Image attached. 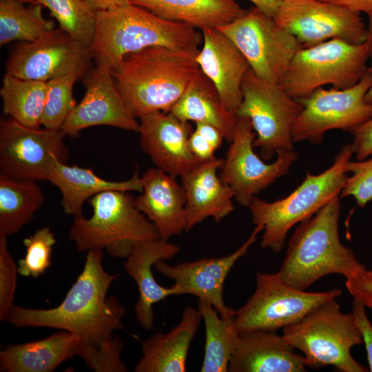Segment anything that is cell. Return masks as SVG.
<instances>
[{
    "instance_id": "obj_1",
    "label": "cell",
    "mask_w": 372,
    "mask_h": 372,
    "mask_svg": "<svg viewBox=\"0 0 372 372\" xmlns=\"http://www.w3.org/2000/svg\"><path fill=\"white\" fill-rule=\"evenodd\" d=\"M81 273L63 300L51 309L14 305L6 320L18 327H48L69 331L83 343L98 344L123 329L125 309L118 300L107 296L118 276L105 271L102 250L87 251Z\"/></svg>"
},
{
    "instance_id": "obj_2",
    "label": "cell",
    "mask_w": 372,
    "mask_h": 372,
    "mask_svg": "<svg viewBox=\"0 0 372 372\" xmlns=\"http://www.w3.org/2000/svg\"><path fill=\"white\" fill-rule=\"evenodd\" d=\"M198 52L152 46L125 56L111 73L130 112L139 118L170 112L200 70Z\"/></svg>"
},
{
    "instance_id": "obj_3",
    "label": "cell",
    "mask_w": 372,
    "mask_h": 372,
    "mask_svg": "<svg viewBox=\"0 0 372 372\" xmlns=\"http://www.w3.org/2000/svg\"><path fill=\"white\" fill-rule=\"evenodd\" d=\"M340 210L338 196L300 223L289 240L285 258L277 272L285 284L305 290L325 276L336 273L347 278L365 267L340 240Z\"/></svg>"
},
{
    "instance_id": "obj_4",
    "label": "cell",
    "mask_w": 372,
    "mask_h": 372,
    "mask_svg": "<svg viewBox=\"0 0 372 372\" xmlns=\"http://www.w3.org/2000/svg\"><path fill=\"white\" fill-rule=\"evenodd\" d=\"M96 14L91 52L96 65L110 70L125 56L149 47L194 49L203 42V36L196 28L161 19L131 3Z\"/></svg>"
},
{
    "instance_id": "obj_5",
    "label": "cell",
    "mask_w": 372,
    "mask_h": 372,
    "mask_svg": "<svg viewBox=\"0 0 372 372\" xmlns=\"http://www.w3.org/2000/svg\"><path fill=\"white\" fill-rule=\"evenodd\" d=\"M89 203L92 216L75 217L69 231L79 251L105 249L111 257L126 258L139 244L160 239L155 226L138 209L128 192H103Z\"/></svg>"
},
{
    "instance_id": "obj_6",
    "label": "cell",
    "mask_w": 372,
    "mask_h": 372,
    "mask_svg": "<svg viewBox=\"0 0 372 372\" xmlns=\"http://www.w3.org/2000/svg\"><path fill=\"white\" fill-rule=\"evenodd\" d=\"M354 154L351 144L345 145L332 165L319 174L307 172L302 183L287 196L267 202L254 196L249 207L252 222L263 227L260 246L280 252L290 229L312 217L333 198L339 196L347 176L345 166Z\"/></svg>"
},
{
    "instance_id": "obj_7",
    "label": "cell",
    "mask_w": 372,
    "mask_h": 372,
    "mask_svg": "<svg viewBox=\"0 0 372 372\" xmlns=\"http://www.w3.org/2000/svg\"><path fill=\"white\" fill-rule=\"evenodd\" d=\"M282 336L304 354L307 366H333L342 372H366L351 349L362 342L353 313H343L335 298L317 306L300 321L282 329Z\"/></svg>"
},
{
    "instance_id": "obj_8",
    "label": "cell",
    "mask_w": 372,
    "mask_h": 372,
    "mask_svg": "<svg viewBox=\"0 0 372 372\" xmlns=\"http://www.w3.org/2000/svg\"><path fill=\"white\" fill-rule=\"evenodd\" d=\"M369 49L365 42L354 44L331 39L302 48L280 81L294 99L305 97L326 85L346 89L355 85L368 70Z\"/></svg>"
},
{
    "instance_id": "obj_9",
    "label": "cell",
    "mask_w": 372,
    "mask_h": 372,
    "mask_svg": "<svg viewBox=\"0 0 372 372\" xmlns=\"http://www.w3.org/2000/svg\"><path fill=\"white\" fill-rule=\"evenodd\" d=\"M242 101L238 117L251 121L256 137L254 147H259L264 160L271 159L278 150H292L291 130L302 109L279 83L261 79L251 70L242 82Z\"/></svg>"
},
{
    "instance_id": "obj_10",
    "label": "cell",
    "mask_w": 372,
    "mask_h": 372,
    "mask_svg": "<svg viewBox=\"0 0 372 372\" xmlns=\"http://www.w3.org/2000/svg\"><path fill=\"white\" fill-rule=\"evenodd\" d=\"M342 294L340 289L307 292L285 284L276 273H257L256 289L247 302L235 311L236 331L276 332L300 321L320 304Z\"/></svg>"
},
{
    "instance_id": "obj_11",
    "label": "cell",
    "mask_w": 372,
    "mask_h": 372,
    "mask_svg": "<svg viewBox=\"0 0 372 372\" xmlns=\"http://www.w3.org/2000/svg\"><path fill=\"white\" fill-rule=\"evenodd\" d=\"M372 84L369 70L353 86L346 89L320 87L298 99L302 109L291 130L293 143L308 141L320 143L331 130L350 132L372 117V105L365 95Z\"/></svg>"
},
{
    "instance_id": "obj_12",
    "label": "cell",
    "mask_w": 372,
    "mask_h": 372,
    "mask_svg": "<svg viewBox=\"0 0 372 372\" xmlns=\"http://www.w3.org/2000/svg\"><path fill=\"white\" fill-rule=\"evenodd\" d=\"M238 48L256 75L280 83L295 54L303 48L291 32L256 7L218 28Z\"/></svg>"
},
{
    "instance_id": "obj_13",
    "label": "cell",
    "mask_w": 372,
    "mask_h": 372,
    "mask_svg": "<svg viewBox=\"0 0 372 372\" xmlns=\"http://www.w3.org/2000/svg\"><path fill=\"white\" fill-rule=\"evenodd\" d=\"M61 130L32 127L11 117L0 121V174L19 179L48 180L54 160L67 163Z\"/></svg>"
},
{
    "instance_id": "obj_14",
    "label": "cell",
    "mask_w": 372,
    "mask_h": 372,
    "mask_svg": "<svg viewBox=\"0 0 372 372\" xmlns=\"http://www.w3.org/2000/svg\"><path fill=\"white\" fill-rule=\"evenodd\" d=\"M256 137L250 119L238 117L219 172L221 180L232 189L238 203L247 207L257 194L287 174L298 158L293 149H280L273 163H266L254 152Z\"/></svg>"
},
{
    "instance_id": "obj_15",
    "label": "cell",
    "mask_w": 372,
    "mask_h": 372,
    "mask_svg": "<svg viewBox=\"0 0 372 372\" xmlns=\"http://www.w3.org/2000/svg\"><path fill=\"white\" fill-rule=\"evenodd\" d=\"M360 14L322 0H282L273 19L307 48L334 39L365 43L367 28Z\"/></svg>"
},
{
    "instance_id": "obj_16",
    "label": "cell",
    "mask_w": 372,
    "mask_h": 372,
    "mask_svg": "<svg viewBox=\"0 0 372 372\" xmlns=\"http://www.w3.org/2000/svg\"><path fill=\"white\" fill-rule=\"evenodd\" d=\"M93 61L90 48L59 28L18 45L8 57L6 70L17 78L47 82L70 73L84 76Z\"/></svg>"
},
{
    "instance_id": "obj_17",
    "label": "cell",
    "mask_w": 372,
    "mask_h": 372,
    "mask_svg": "<svg viewBox=\"0 0 372 372\" xmlns=\"http://www.w3.org/2000/svg\"><path fill=\"white\" fill-rule=\"evenodd\" d=\"M85 93L76 105L61 131L76 137L90 127L107 125L138 132L139 122L126 107L108 68H91L83 76Z\"/></svg>"
},
{
    "instance_id": "obj_18",
    "label": "cell",
    "mask_w": 372,
    "mask_h": 372,
    "mask_svg": "<svg viewBox=\"0 0 372 372\" xmlns=\"http://www.w3.org/2000/svg\"><path fill=\"white\" fill-rule=\"evenodd\" d=\"M139 119L140 145L156 167L181 178L200 163L189 146L194 131L189 122L170 112H155Z\"/></svg>"
},
{
    "instance_id": "obj_19",
    "label": "cell",
    "mask_w": 372,
    "mask_h": 372,
    "mask_svg": "<svg viewBox=\"0 0 372 372\" xmlns=\"http://www.w3.org/2000/svg\"><path fill=\"white\" fill-rule=\"evenodd\" d=\"M201 31L203 46L196 60L202 72L214 85L225 108L236 114L242 101V82L250 69L249 64L218 28Z\"/></svg>"
},
{
    "instance_id": "obj_20",
    "label": "cell",
    "mask_w": 372,
    "mask_h": 372,
    "mask_svg": "<svg viewBox=\"0 0 372 372\" xmlns=\"http://www.w3.org/2000/svg\"><path fill=\"white\" fill-rule=\"evenodd\" d=\"M143 191L135 204L155 226L160 239L168 241L186 231V194L176 178L158 167L141 176Z\"/></svg>"
},
{
    "instance_id": "obj_21",
    "label": "cell",
    "mask_w": 372,
    "mask_h": 372,
    "mask_svg": "<svg viewBox=\"0 0 372 372\" xmlns=\"http://www.w3.org/2000/svg\"><path fill=\"white\" fill-rule=\"evenodd\" d=\"M223 161L216 156L200 162L181 177L187 199L185 231L207 218L219 223L234 210V192L218 174Z\"/></svg>"
},
{
    "instance_id": "obj_22",
    "label": "cell",
    "mask_w": 372,
    "mask_h": 372,
    "mask_svg": "<svg viewBox=\"0 0 372 372\" xmlns=\"http://www.w3.org/2000/svg\"><path fill=\"white\" fill-rule=\"evenodd\" d=\"M179 251L176 245L156 239L139 244L125 258L124 268L138 290V299L134 307L135 317L141 327L147 331L154 325V305L168 296L177 295L174 285L165 287L156 282L152 267L158 260L172 259Z\"/></svg>"
},
{
    "instance_id": "obj_23",
    "label": "cell",
    "mask_w": 372,
    "mask_h": 372,
    "mask_svg": "<svg viewBox=\"0 0 372 372\" xmlns=\"http://www.w3.org/2000/svg\"><path fill=\"white\" fill-rule=\"evenodd\" d=\"M282 335L254 331L239 333L229 372H302L303 355L298 354Z\"/></svg>"
},
{
    "instance_id": "obj_24",
    "label": "cell",
    "mask_w": 372,
    "mask_h": 372,
    "mask_svg": "<svg viewBox=\"0 0 372 372\" xmlns=\"http://www.w3.org/2000/svg\"><path fill=\"white\" fill-rule=\"evenodd\" d=\"M197 309L187 307L179 322L167 333H157L141 343L136 372H185L190 344L200 325Z\"/></svg>"
},
{
    "instance_id": "obj_25",
    "label": "cell",
    "mask_w": 372,
    "mask_h": 372,
    "mask_svg": "<svg viewBox=\"0 0 372 372\" xmlns=\"http://www.w3.org/2000/svg\"><path fill=\"white\" fill-rule=\"evenodd\" d=\"M48 181L60 190L64 212L74 218L83 216V205L87 200L101 192L143 191L141 176L137 171L126 180H107L97 176L91 169L68 165L57 157L54 160Z\"/></svg>"
},
{
    "instance_id": "obj_26",
    "label": "cell",
    "mask_w": 372,
    "mask_h": 372,
    "mask_svg": "<svg viewBox=\"0 0 372 372\" xmlns=\"http://www.w3.org/2000/svg\"><path fill=\"white\" fill-rule=\"evenodd\" d=\"M79 338L60 330L34 342L10 344L0 352L1 372H52L77 355Z\"/></svg>"
},
{
    "instance_id": "obj_27",
    "label": "cell",
    "mask_w": 372,
    "mask_h": 372,
    "mask_svg": "<svg viewBox=\"0 0 372 372\" xmlns=\"http://www.w3.org/2000/svg\"><path fill=\"white\" fill-rule=\"evenodd\" d=\"M157 17L200 30L218 28L245 15L234 0H129Z\"/></svg>"
},
{
    "instance_id": "obj_28",
    "label": "cell",
    "mask_w": 372,
    "mask_h": 372,
    "mask_svg": "<svg viewBox=\"0 0 372 372\" xmlns=\"http://www.w3.org/2000/svg\"><path fill=\"white\" fill-rule=\"evenodd\" d=\"M170 112L183 121L211 124L223 133L227 142L232 141L238 117L225 108L214 85L201 70Z\"/></svg>"
},
{
    "instance_id": "obj_29",
    "label": "cell",
    "mask_w": 372,
    "mask_h": 372,
    "mask_svg": "<svg viewBox=\"0 0 372 372\" xmlns=\"http://www.w3.org/2000/svg\"><path fill=\"white\" fill-rule=\"evenodd\" d=\"M44 201L35 180L0 174V234L19 232L33 219Z\"/></svg>"
},
{
    "instance_id": "obj_30",
    "label": "cell",
    "mask_w": 372,
    "mask_h": 372,
    "mask_svg": "<svg viewBox=\"0 0 372 372\" xmlns=\"http://www.w3.org/2000/svg\"><path fill=\"white\" fill-rule=\"evenodd\" d=\"M154 269L163 276L172 280L177 295L189 294L207 301L227 321L234 319L235 311L225 304L223 298L224 285L218 282L198 260L185 262L176 265L165 260L157 261Z\"/></svg>"
},
{
    "instance_id": "obj_31",
    "label": "cell",
    "mask_w": 372,
    "mask_h": 372,
    "mask_svg": "<svg viewBox=\"0 0 372 372\" xmlns=\"http://www.w3.org/2000/svg\"><path fill=\"white\" fill-rule=\"evenodd\" d=\"M47 92L46 82L6 73L0 89L3 113L25 126L41 127Z\"/></svg>"
},
{
    "instance_id": "obj_32",
    "label": "cell",
    "mask_w": 372,
    "mask_h": 372,
    "mask_svg": "<svg viewBox=\"0 0 372 372\" xmlns=\"http://www.w3.org/2000/svg\"><path fill=\"white\" fill-rule=\"evenodd\" d=\"M198 309L205 329V354L201 372H227L239 333L233 320H224L207 301L198 299Z\"/></svg>"
},
{
    "instance_id": "obj_33",
    "label": "cell",
    "mask_w": 372,
    "mask_h": 372,
    "mask_svg": "<svg viewBox=\"0 0 372 372\" xmlns=\"http://www.w3.org/2000/svg\"><path fill=\"white\" fill-rule=\"evenodd\" d=\"M43 8L39 3L26 7L20 1L1 0L0 45L16 40L35 41L55 30V21L43 16Z\"/></svg>"
},
{
    "instance_id": "obj_34",
    "label": "cell",
    "mask_w": 372,
    "mask_h": 372,
    "mask_svg": "<svg viewBox=\"0 0 372 372\" xmlns=\"http://www.w3.org/2000/svg\"><path fill=\"white\" fill-rule=\"evenodd\" d=\"M37 3L49 9L61 30L91 48L96 14L85 0H38Z\"/></svg>"
},
{
    "instance_id": "obj_35",
    "label": "cell",
    "mask_w": 372,
    "mask_h": 372,
    "mask_svg": "<svg viewBox=\"0 0 372 372\" xmlns=\"http://www.w3.org/2000/svg\"><path fill=\"white\" fill-rule=\"evenodd\" d=\"M81 77L70 73L47 81L48 92L41 125L50 130H61L76 106L73 87Z\"/></svg>"
},
{
    "instance_id": "obj_36",
    "label": "cell",
    "mask_w": 372,
    "mask_h": 372,
    "mask_svg": "<svg viewBox=\"0 0 372 372\" xmlns=\"http://www.w3.org/2000/svg\"><path fill=\"white\" fill-rule=\"evenodd\" d=\"M25 256L17 262L18 273L22 276L37 278L51 266L53 247L56 242L48 227L37 230L23 241Z\"/></svg>"
},
{
    "instance_id": "obj_37",
    "label": "cell",
    "mask_w": 372,
    "mask_h": 372,
    "mask_svg": "<svg viewBox=\"0 0 372 372\" xmlns=\"http://www.w3.org/2000/svg\"><path fill=\"white\" fill-rule=\"evenodd\" d=\"M123 342L117 337H111L98 344L83 343L77 356L96 372H125V364L121 359Z\"/></svg>"
},
{
    "instance_id": "obj_38",
    "label": "cell",
    "mask_w": 372,
    "mask_h": 372,
    "mask_svg": "<svg viewBox=\"0 0 372 372\" xmlns=\"http://www.w3.org/2000/svg\"><path fill=\"white\" fill-rule=\"evenodd\" d=\"M347 176L340 196H353L357 205L364 207L372 200V158L349 161L345 166Z\"/></svg>"
},
{
    "instance_id": "obj_39",
    "label": "cell",
    "mask_w": 372,
    "mask_h": 372,
    "mask_svg": "<svg viewBox=\"0 0 372 372\" xmlns=\"http://www.w3.org/2000/svg\"><path fill=\"white\" fill-rule=\"evenodd\" d=\"M7 236L0 234V321L6 320L14 306L18 266L8 247Z\"/></svg>"
},
{
    "instance_id": "obj_40",
    "label": "cell",
    "mask_w": 372,
    "mask_h": 372,
    "mask_svg": "<svg viewBox=\"0 0 372 372\" xmlns=\"http://www.w3.org/2000/svg\"><path fill=\"white\" fill-rule=\"evenodd\" d=\"M346 288L354 298L372 310V271L363 267L346 278Z\"/></svg>"
},
{
    "instance_id": "obj_41",
    "label": "cell",
    "mask_w": 372,
    "mask_h": 372,
    "mask_svg": "<svg viewBox=\"0 0 372 372\" xmlns=\"http://www.w3.org/2000/svg\"><path fill=\"white\" fill-rule=\"evenodd\" d=\"M353 136L351 146L358 161L366 159L372 154V117L350 131Z\"/></svg>"
},
{
    "instance_id": "obj_42",
    "label": "cell",
    "mask_w": 372,
    "mask_h": 372,
    "mask_svg": "<svg viewBox=\"0 0 372 372\" xmlns=\"http://www.w3.org/2000/svg\"><path fill=\"white\" fill-rule=\"evenodd\" d=\"M366 307L360 301L354 299L352 304V313L356 324L365 344L369 371L372 372V324L366 313Z\"/></svg>"
},
{
    "instance_id": "obj_43",
    "label": "cell",
    "mask_w": 372,
    "mask_h": 372,
    "mask_svg": "<svg viewBox=\"0 0 372 372\" xmlns=\"http://www.w3.org/2000/svg\"><path fill=\"white\" fill-rule=\"evenodd\" d=\"M189 146L199 162L207 161L216 157V149L195 130L189 138Z\"/></svg>"
},
{
    "instance_id": "obj_44",
    "label": "cell",
    "mask_w": 372,
    "mask_h": 372,
    "mask_svg": "<svg viewBox=\"0 0 372 372\" xmlns=\"http://www.w3.org/2000/svg\"><path fill=\"white\" fill-rule=\"evenodd\" d=\"M195 130L203 137L216 150L225 139L223 133L215 126L205 123L197 122Z\"/></svg>"
},
{
    "instance_id": "obj_45",
    "label": "cell",
    "mask_w": 372,
    "mask_h": 372,
    "mask_svg": "<svg viewBox=\"0 0 372 372\" xmlns=\"http://www.w3.org/2000/svg\"><path fill=\"white\" fill-rule=\"evenodd\" d=\"M367 15L372 12V0H322Z\"/></svg>"
},
{
    "instance_id": "obj_46",
    "label": "cell",
    "mask_w": 372,
    "mask_h": 372,
    "mask_svg": "<svg viewBox=\"0 0 372 372\" xmlns=\"http://www.w3.org/2000/svg\"><path fill=\"white\" fill-rule=\"evenodd\" d=\"M263 13L274 18L282 0H249Z\"/></svg>"
},
{
    "instance_id": "obj_47",
    "label": "cell",
    "mask_w": 372,
    "mask_h": 372,
    "mask_svg": "<svg viewBox=\"0 0 372 372\" xmlns=\"http://www.w3.org/2000/svg\"><path fill=\"white\" fill-rule=\"evenodd\" d=\"M94 11L127 5L129 0H85Z\"/></svg>"
},
{
    "instance_id": "obj_48",
    "label": "cell",
    "mask_w": 372,
    "mask_h": 372,
    "mask_svg": "<svg viewBox=\"0 0 372 372\" xmlns=\"http://www.w3.org/2000/svg\"><path fill=\"white\" fill-rule=\"evenodd\" d=\"M369 19V25L367 27V38L366 43L369 49L370 58L372 59V12L368 14Z\"/></svg>"
},
{
    "instance_id": "obj_49",
    "label": "cell",
    "mask_w": 372,
    "mask_h": 372,
    "mask_svg": "<svg viewBox=\"0 0 372 372\" xmlns=\"http://www.w3.org/2000/svg\"><path fill=\"white\" fill-rule=\"evenodd\" d=\"M369 70L372 72V65L369 68ZM365 101L372 105V84L365 95Z\"/></svg>"
},
{
    "instance_id": "obj_50",
    "label": "cell",
    "mask_w": 372,
    "mask_h": 372,
    "mask_svg": "<svg viewBox=\"0 0 372 372\" xmlns=\"http://www.w3.org/2000/svg\"><path fill=\"white\" fill-rule=\"evenodd\" d=\"M17 1H22V2H28V3H37V1L38 0H17Z\"/></svg>"
}]
</instances>
